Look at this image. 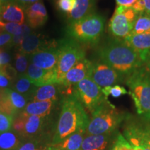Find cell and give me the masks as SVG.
Listing matches in <instances>:
<instances>
[{
    "label": "cell",
    "instance_id": "14",
    "mask_svg": "<svg viewBox=\"0 0 150 150\" xmlns=\"http://www.w3.org/2000/svg\"><path fill=\"white\" fill-rule=\"evenodd\" d=\"M27 76L31 83L36 87H41L50 84H57L56 69L45 70L31 63L28 67Z\"/></svg>",
    "mask_w": 150,
    "mask_h": 150
},
{
    "label": "cell",
    "instance_id": "36",
    "mask_svg": "<svg viewBox=\"0 0 150 150\" xmlns=\"http://www.w3.org/2000/svg\"><path fill=\"white\" fill-rule=\"evenodd\" d=\"M18 150H50V148L47 149H42V148L38 147L33 142H27L24 145H22L18 149Z\"/></svg>",
    "mask_w": 150,
    "mask_h": 150
},
{
    "label": "cell",
    "instance_id": "44",
    "mask_svg": "<svg viewBox=\"0 0 150 150\" xmlns=\"http://www.w3.org/2000/svg\"><path fill=\"white\" fill-rule=\"evenodd\" d=\"M14 1L15 0H0V6H2L7 4L14 2Z\"/></svg>",
    "mask_w": 150,
    "mask_h": 150
},
{
    "label": "cell",
    "instance_id": "3",
    "mask_svg": "<svg viewBox=\"0 0 150 150\" xmlns=\"http://www.w3.org/2000/svg\"><path fill=\"white\" fill-rule=\"evenodd\" d=\"M128 94L141 119L150 122V76L144 66L125 79Z\"/></svg>",
    "mask_w": 150,
    "mask_h": 150
},
{
    "label": "cell",
    "instance_id": "40",
    "mask_svg": "<svg viewBox=\"0 0 150 150\" xmlns=\"http://www.w3.org/2000/svg\"><path fill=\"white\" fill-rule=\"evenodd\" d=\"M38 1H40V0H15L14 2L18 4L23 8H26L29 6L38 2Z\"/></svg>",
    "mask_w": 150,
    "mask_h": 150
},
{
    "label": "cell",
    "instance_id": "15",
    "mask_svg": "<svg viewBox=\"0 0 150 150\" xmlns=\"http://www.w3.org/2000/svg\"><path fill=\"white\" fill-rule=\"evenodd\" d=\"M124 41L138 52L145 64L150 58V33L131 34Z\"/></svg>",
    "mask_w": 150,
    "mask_h": 150
},
{
    "label": "cell",
    "instance_id": "26",
    "mask_svg": "<svg viewBox=\"0 0 150 150\" xmlns=\"http://www.w3.org/2000/svg\"><path fill=\"white\" fill-rule=\"evenodd\" d=\"M15 89L20 94H26L32 90L33 87H36L31 83L27 75H20L15 83Z\"/></svg>",
    "mask_w": 150,
    "mask_h": 150
},
{
    "label": "cell",
    "instance_id": "7",
    "mask_svg": "<svg viewBox=\"0 0 150 150\" xmlns=\"http://www.w3.org/2000/svg\"><path fill=\"white\" fill-rule=\"evenodd\" d=\"M72 95L88 111L93 112L108 98L103 94L102 88L88 76L75 84Z\"/></svg>",
    "mask_w": 150,
    "mask_h": 150
},
{
    "label": "cell",
    "instance_id": "4",
    "mask_svg": "<svg viewBox=\"0 0 150 150\" xmlns=\"http://www.w3.org/2000/svg\"><path fill=\"white\" fill-rule=\"evenodd\" d=\"M127 115L106 100L91 112L86 134L97 135L115 132L118 127L125 121Z\"/></svg>",
    "mask_w": 150,
    "mask_h": 150
},
{
    "label": "cell",
    "instance_id": "12",
    "mask_svg": "<svg viewBox=\"0 0 150 150\" xmlns=\"http://www.w3.org/2000/svg\"><path fill=\"white\" fill-rule=\"evenodd\" d=\"M92 65L93 63L86 58L82 59L66 73L59 86L69 88L72 92V90L71 89L72 86H74L81 80L90 76Z\"/></svg>",
    "mask_w": 150,
    "mask_h": 150
},
{
    "label": "cell",
    "instance_id": "5",
    "mask_svg": "<svg viewBox=\"0 0 150 150\" xmlns=\"http://www.w3.org/2000/svg\"><path fill=\"white\" fill-rule=\"evenodd\" d=\"M104 17L93 13L78 21L70 22L67 26V33L79 44L95 45L104 33Z\"/></svg>",
    "mask_w": 150,
    "mask_h": 150
},
{
    "label": "cell",
    "instance_id": "45",
    "mask_svg": "<svg viewBox=\"0 0 150 150\" xmlns=\"http://www.w3.org/2000/svg\"><path fill=\"white\" fill-rule=\"evenodd\" d=\"M1 11H2V6H0V27L1 28H4L6 23L1 21L2 20H1Z\"/></svg>",
    "mask_w": 150,
    "mask_h": 150
},
{
    "label": "cell",
    "instance_id": "21",
    "mask_svg": "<svg viewBox=\"0 0 150 150\" xmlns=\"http://www.w3.org/2000/svg\"><path fill=\"white\" fill-rule=\"evenodd\" d=\"M86 131H76L65 138L63 141L50 147L51 150H81Z\"/></svg>",
    "mask_w": 150,
    "mask_h": 150
},
{
    "label": "cell",
    "instance_id": "34",
    "mask_svg": "<svg viewBox=\"0 0 150 150\" xmlns=\"http://www.w3.org/2000/svg\"><path fill=\"white\" fill-rule=\"evenodd\" d=\"M143 136L144 139L150 147V122L143 120Z\"/></svg>",
    "mask_w": 150,
    "mask_h": 150
},
{
    "label": "cell",
    "instance_id": "33",
    "mask_svg": "<svg viewBox=\"0 0 150 150\" xmlns=\"http://www.w3.org/2000/svg\"><path fill=\"white\" fill-rule=\"evenodd\" d=\"M13 80L6 74L1 67H0V89H4L8 87Z\"/></svg>",
    "mask_w": 150,
    "mask_h": 150
},
{
    "label": "cell",
    "instance_id": "13",
    "mask_svg": "<svg viewBox=\"0 0 150 150\" xmlns=\"http://www.w3.org/2000/svg\"><path fill=\"white\" fill-rule=\"evenodd\" d=\"M43 118L40 116L29 115L22 112L13 121V127L22 136H33L40 130Z\"/></svg>",
    "mask_w": 150,
    "mask_h": 150
},
{
    "label": "cell",
    "instance_id": "31",
    "mask_svg": "<svg viewBox=\"0 0 150 150\" xmlns=\"http://www.w3.org/2000/svg\"><path fill=\"white\" fill-rule=\"evenodd\" d=\"M111 150H134V149L122 135L118 134L117 140L112 146Z\"/></svg>",
    "mask_w": 150,
    "mask_h": 150
},
{
    "label": "cell",
    "instance_id": "48",
    "mask_svg": "<svg viewBox=\"0 0 150 150\" xmlns=\"http://www.w3.org/2000/svg\"><path fill=\"white\" fill-rule=\"evenodd\" d=\"M0 52H1V50H0Z\"/></svg>",
    "mask_w": 150,
    "mask_h": 150
},
{
    "label": "cell",
    "instance_id": "28",
    "mask_svg": "<svg viewBox=\"0 0 150 150\" xmlns=\"http://www.w3.org/2000/svg\"><path fill=\"white\" fill-rule=\"evenodd\" d=\"M13 124V117L7 115L0 110V134L7 132Z\"/></svg>",
    "mask_w": 150,
    "mask_h": 150
},
{
    "label": "cell",
    "instance_id": "42",
    "mask_svg": "<svg viewBox=\"0 0 150 150\" xmlns=\"http://www.w3.org/2000/svg\"><path fill=\"white\" fill-rule=\"evenodd\" d=\"M144 67L147 71L148 74H149L150 76V58H149L147 61L145 62V64H144Z\"/></svg>",
    "mask_w": 150,
    "mask_h": 150
},
{
    "label": "cell",
    "instance_id": "19",
    "mask_svg": "<svg viewBox=\"0 0 150 150\" xmlns=\"http://www.w3.org/2000/svg\"><path fill=\"white\" fill-rule=\"evenodd\" d=\"M96 0H76L74 8L67 15L69 22L78 21L93 13Z\"/></svg>",
    "mask_w": 150,
    "mask_h": 150
},
{
    "label": "cell",
    "instance_id": "43",
    "mask_svg": "<svg viewBox=\"0 0 150 150\" xmlns=\"http://www.w3.org/2000/svg\"><path fill=\"white\" fill-rule=\"evenodd\" d=\"M145 4V13L150 15V0H143Z\"/></svg>",
    "mask_w": 150,
    "mask_h": 150
},
{
    "label": "cell",
    "instance_id": "6",
    "mask_svg": "<svg viewBox=\"0 0 150 150\" xmlns=\"http://www.w3.org/2000/svg\"><path fill=\"white\" fill-rule=\"evenodd\" d=\"M59 47V55L56 67L57 85H59L66 73L86 56L83 46L71 38L61 40Z\"/></svg>",
    "mask_w": 150,
    "mask_h": 150
},
{
    "label": "cell",
    "instance_id": "46",
    "mask_svg": "<svg viewBox=\"0 0 150 150\" xmlns=\"http://www.w3.org/2000/svg\"><path fill=\"white\" fill-rule=\"evenodd\" d=\"M3 29V28H1V27H0V31H1V29Z\"/></svg>",
    "mask_w": 150,
    "mask_h": 150
},
{
    "label": "cell",
    "instance_id": "22",
    "mask_svg": "<svg viewBox=\"0 0 150 150\" xmlns=\"http://www.w3.org/2000/svg\"><path fill=\"white\" fill-rule=\"evenodd\" d=\"M54 102L55 101L54 100L31 102L26 106L22 112L26 115H37L44 117L50 113Z\"/></svg>",
    "mask_w": 150,
    "mask_h": 150
},
{
    "label": "cell",
    "instance_id": "25",
    "mask_svg": "<svg viewBox=\"0 0 150 150\" xmlns=\"http://www.w3.org/2000/svg\"><path fill=\"white\" fill-rule=\"evenodd\" d=\"M19 140L13 133L4 132L0 134V149L15 150L19 145Z\"/></svg>",
    "mask_w": 150,
    "mask_h": 150
},
{
    "label": "cell",
    "instance_id": "8",
    "mask_svg": "<svg viewBox=\"0 0 150 150\" xmlns=\"http://www.w3.org/2000/svg\"><path fill=\"white\" fill-rule=\"evenodd\" d=\"M138 14L131 7L122 13L114 12L108 23V31L114 39L125 40L131 35Z\"/></svg>",
    "mask_w": 150,
    "mask_h": 150
},
{
    "label": "cell",
    "instance_id": "9",
    "mask_svg": "<svg viewBox=\"0 0 150 150\" xmlns=\"http://www.w3.org/2000/svg\"><path fill=\"white\" fill-rule=\"evenodd\" d=\"M90 77L101 88L117 85L125 81L120 73L101 61L93 63Z\"/></svg>",
    "mask_w": 150,
    "mask_h": 150
},
{
    "label": "cell",
    "instance_id": "39",
    "mask_svg": "<svg viewBox=\"0 0 150 150\" xmlns=\"http://www.w3.org/2000/svg\"><path fill=\"white\" fill-rule=\"evenodd\" d=\"M24 38H26L22 34L18 35H13L12 39L10 42V46H20Z\"/></svg>",
    "mask_w": 150,
    "mask_h": 150
},
{
    "label": "cell",
    "instance_id": "27",
    "mask_svg": "<svg viewBox=\"0 0 150 150\" xmlns=\"http://www.w3.org/2000/svg\"><path fill=\"white\" fill-rule=\"evenodd\" d=\"M102 91L103 94L107 98L109 95H111L114 98H117V97H120L122 96V95L128 94V91L123 86L118 85V84L112 86L105 87L104 88H102Z\"/></svg>",
    "mask_w": 150,
    "mask_h": 150
},
{
    "label": "cell",
    "instance_id": "47",
    "mask_svg": "<svg viewBox=\"0 0 150 150\" xmlns=\"http://www.w3.org/2000/svg\"><path fill=\"white\" fill-rule=\"evenodd\" d=\"M50 150H51V149H50Z\"/></svg>",
    "mask_w": 150,
    "mask_h": 150
},
{
    "label": "cell",
    "instance_id": "10",
    "mask_svg": "<svg viewBox=\"0 0 150 150\" xmlns=\"http://www.w3.org/2000/svg\"><path fill=\"white\" fill-rule=\"evenodd\" d=\"M59 55V42L50 41L47 45L30 55L32 64L45 70H55Z\"/></svg>",
    "mask_w": 150,
    "mask_h": 150
},
{
    "label": "cell",
    "instance_id": "20",
    "mask_svg": "<svg viewBox=\"0 0 150 150\" xmlns=\"http://www.w3.org/2000/svg\"><path fill=\"white\" fill-rule=\"evenodd\" d=\"M1 20H6L8 22L24 24L25 16L23 8L15 2H11L2 6Z\"/></svg>",
    "mask_w": 150,
    "mask_h": 150
},
{
    "label": "cell",
    "instance_id": "32",
    "mask_svg": "<svg viewBox=\"0 0 150 150\" xmlns=\"http://www.w3.org/2000/svg\"><path fill=\"white\" fill-rule=\"evenodd\" d=\"M8 33L13 35H18L22 33V24H20L15 22H7L5 24L4 28Z\"/></svg>",
    "mask_w": 150,
    "mask_h": 150
},
{
    "label": "cell",
    "instance_id": "38",
    "mask_svg": "<svg viewBox=\"0 0 150 150\" xmlns=\"http://www.w3.org/2000/svg\"><path fill=\"white\" fill-rule=\"evenodd\" d=\"M13 35L8 33H4L0 34V47L5 45L6 44H10Z\"/></svg>",
    "mask_w": 150,
    "mask_h": 150
},
{
    "label": "cell",
    "instance_id": "1",
    "mask_svg": "<svg viewBox=\"0 0 150 150\" xmlns=\"http://www.w3.org/2000/svg\"><path fill=\"white\" fill-rule=\"evenodd\" d=\"M98 55L101 61L125 79L144 66V62L138 52L124 40L114 39L105 43L99 48Z\"/></svg>",
    "mask_w": 150,
    "mask_h": 150
},
{
    "label": "cell",
    "instance_id": "16",
    "mask_svg": "<svg viewBox=\"0 0 150 150\" xmlns=\"http://www.w3.org/2000/svg\"><path fill=\"white\" fill-rule=\"evenodd\" d=\"M26 16L29 25L32 28L42 27L48 19L47 9L41 1H38L25 8Z\"/></svg>",
    "mask_w": 150,
    "mask_h": 150
},
{
    "label": "cell",
    "instance_id": "30",
    "mask_svg": "<svg viewBox=\"0 0 150 150\" xmlns=\"http://www.w3.org/2000/svg\"><path fill=\"white\" fill-rule=\"evenodd\" d=\"M76 0H56L58 8L63 12L69 14L74 8Z\"/></svg>",
    "mask_w": 150,
    "mask_h": 150
},
{
    "label": "cell",
    "instance_id": "35",
    "mask_svg": "<svg viewBox=\"0 0 150 150\" xmlns=\"http://www.w3.org/2000/svg\"><path fill=\"white\" fill-rule=\"evenodd\" d=\"M131 8L134 9L137 13L145 12V4L143 0H137L131 6Z\"/></svg>",
    "mask_w": 150,
    "mask_h": 150
},
{
    "label": "cell",
    "instance_id": "41",
    "mask_svg": "<svg viewBox=\"0 0 150 150\" xmlns=\"http://www.w3.org/2000/svg\"><path fill=\"white\" fill-rule=\"evenodd\" d=\"M118 6H125L127 7H131L137 0H115Z\"/></svg>",
    "mask_w": 150,
    "mask_h": 150
},
{
    "label": "cell",
    "instance_id": "18",
    "mask_svg": "<svg viewBox=\"0 0 150 150\" xmlns=\"http://www.w3.org/2000/svg\"><path fill=\"white\" fill-rule=\"evenodd\" d=\"M48 41L45 40L44 36L35 33H31L28 36L24 38L21 45L19 46V52L27 55L33 54L43 47L47 45Z\"/></svg>",
    "mask_w": 150,
    "mask_h": 150
},
{
    "label": "cell",
    "instance_id": "23",
    "mask_svg": "<svg viewBox=\"0 0 150 150\" xmlns=\"http://www.w3.org/2000/svg\"><path fill=\"white\" fill-rule=\"evenodd\" d=\"M57 98V88L55 84H50L41 86L35 92L33 97V102H40V101L54 100L56 101Z\"/></svg>",
    "mask_w": 150,
    "mask_h": 150
},
{
    "label": "cell",
    "instance_id": "17",
    "mask_svg": "<svg viewBox=\"0 0 150 150\" xmlns=\"http://www.w3.org/2000/svg\"><path fill=\"white\" fill-rule=\"evenodd\" d=\"M114 133L97 135L87 134L84 137L81 150H106Z\"/></svg>",
    "mask_w": 150,
    "mask_h": 150
},
{
    "label": "cell",
    "instance_id": "29",
    "mask_svg": "<svg viewBox=\"0 0 150 150\" xmlns=\"http://www.w3.org/2000/svg\"><path fill=\"white\" fill-rule=\"evenodd\" d=\"M28 67L27 58L25 54L18 52L16 56V70L20 74H23Z\"/></svg>",
    "mask_w": 150,
    "mask_h": 150
},
{
    "label": "cell",
    "instance_id": "2",
    "mask_svg": "<svg viewBox=\"0 0 150 150\" xmlns=\"http://www.w3.org/2000/svg\"><path fill=\"white\" fill-rule=\"evenodd\" d=\"M89 120L83 105L74 95L72 94L65 97L52 145L60 143L76 131H86Z\"/></svg>",
    "mask_w": 150,
    "mask_h": 150
},
{
    "label": "cell",
    "instance_id": "24",
    "mask_svg": "<svg viewBox=\"0 0 150 150\" xmlns=\"http://www.w3.org/2000/svg\"><path fill=\"white\" fill-rule=\"evenodd\" d=\"M150 33V15L145 12L137 16L131 34Z\"/></svg>",
    "mask_w": 150,
    "mask_h": 150
},
{
    "label": "cell",
    "instance_id": "11",
    "mask_svg": "<svg viewBox=\"0 0 150 150\" xmlns=\"http://www.w3.org/2000/svg\"><path fill=\"white\" fill-rule=\"evenodd\" d=\"M26 106L21 94L9 88L0 89V110L13 117Z\"/></svg>",
    "mask_w": 150,
    "mask_h": 150
},
{
    "label": "cell",
    "instance_id": "37",
    "mask_svg": "<svg viewBox=\"0 0 150 150\" xmlns=\"http://www.w3.org/2000/svg\"><path fill=\"white\" fill-rule=\"evenodd\" d=\"M11 61V56L6 52H0V67L8 65Z\"/></svg>",
    "mask_w": 150,
    "mask_h": 150
}]
</instances>
